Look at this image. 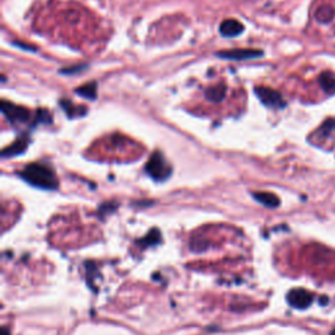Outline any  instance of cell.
I'll list each match as a JSON object with an SVG mask.
<instances>
[{
    "instance_id": "1",
    "label": "cell",
    "mask_w": 335,
    "mask_h": 335,
    "mask_svg": "<svg viewBox=\"0 0 335 335\" xmlns=\"http://www.w3.org/2000/svg\"><path fill=\"white\" fill-rule=\"evenodd\" d=\"M18 175L27 184L44 190H56L59 186L58 177L53 168L42 163L28 164L18 172Z\"/></svg>"
},
{
    "instance_id": "2",
    "label": "cell",
    "mask_w": 335,
    "mask_h": 335,
    "mask_svg": "<svg viewBox=\"0 0 335 335\" xmlns=\"http://www.w3.org/2000/svg\"><path fill=\"white\" fill-rule=\"evenodd\" d=\"M172 165L168 163L160 151H154L151 154L146 165V172L156 182H164L172 174Z\"/></svg>"
},
{
    "instance_id": "3",
    "label": "cell",
    "mask_w": 335,
    "mask_h": 335,
    "mask_svg": "<svg viewBox=\"0 0 335 335\" xmlns=\"http://www.w3.org/2000/svg\"><path fill=\"white\" fill-rule=\"evenodd\" d=\"M255 96L260 98L263 105L267 106L270 109H275V110H280V109L286 108L287 102L284 101L282 94L275 89H271L268 87H255L254 89Z\"/></svg>"
},
{
    "instance_id": "4",
    "label": "cell",
    "mask_w": 335,
    "mask_h": 335,
    "mask_svg": "<svg viewBox=\"0 0 335 335\" xmlns=\"http://www.w3.org/2000/svg\"><path fill=\"white\" fill-rule=\"evenodd\" d=\"M0 105H2V111L11 123H25L32 118V113L24 106L16 105L6 100H3Z\"/></svg>"
},
{
    "instance_id": "5",
    "label": "cell",
    "mask_w": 335,
    "mask_h": 335,
    "mask_svg": "<svg viewBox=\"0 0 335 335\" xmlns=\"http://www.w3.org/2000/svg\"><path fill=\"white\" fill-rule=\"evenodd\" d=\"M287 301H288V304L292 308L304 310V309L312 305L313 301H314V294L304 288H294L288 292Z\"/></svg>"
},
{
    "instance_id": "6",
    "label": "cell",
    "mask_w": 335,
    "mask_h": 335,
    "mask_svg": "<svg viewBox=\"0 0 335 335\" xmlns=\"http://www.w3.org/2000/svg\"><path fill=\"white\" fill-rule=\"evenodd\" d=\"M263 55L262 50L255 49H233L218 51L216 56L227 61H250V59L261 58Z\"/></svg>"
},
{
    "instance_id": "7",
    "label": "cell",
    "mask_w": 335,
    "mask_h": 335,
    "mask_svg": "<svg viewBox=\"0 0 335 335\" xmlns=\"http://www.w3.org/2000/svg\"><path fill=\"white\" fill-rule=\"evenodd\" d=\"M29 142H30V139L28 135H21V136L16 140L15 143L11 144L9 147H7V148L3 149V152H2V156H3L4 159L15 157V156H17V154L24 153V152L27 151L28 146H29Z\"/></svg>"
},
{
    "instance_id": "8",
    "label": "cell",
    "mask_w": 335,
    "mask_h": 335,
    "mask_svg": "<svg viewBox=\"0 0 335 335\" xmlns=\"http://www.w3.org/2000/svg\"><path fill=\"white\" fill-rule=\"evenodd\" d=\"M244 25H242L240 21L234 20V18H227V20L223 21L220 24V28H219V32L223 37H237V35L241 34L244 32Z\"/></svg>"
},
{
    "instance_id": "9",
    "label": "cell",
    "mask_w": 335,
    "mask_h": 335,
    "mask_svg": "<svg viewBox=\"0 0 335 335\" xmlns=\"http://www.w3.org/2000/svg\"><path fill=\"white\" fill-rule=\"evenodd\" d=\"M253 198L257 202H260L261 204H263L265 207L268 208H277L280 206V199L278 198L275 194L267 191H254Z\"/></svg>"
},
{
    "instance_id": "10",
    "label": "cell",
    "mask_w": 335,
    "mask_h": 335,
    "mask_svg": "<svg viewBox=\"0 0 335 335\" xmlns=\"http://www.w3.org/2000/svg\"><path fill=\"white\" fill-rule=\"evenodd\" d=\"M204 96L211 102L223 101L224 97L227 96V85H225V83H219V84L212 85V87L206 89Z\"/></svg>"
},
{
    "instance_id": "11",
    "label": "cell",
    "mask_w": 335,
    "mask_h": 335,
    "mask_svg": "<svg viewBox=\"0 0 335 335\" xmlns=\"http://www.w3.org/2000/svg\"><path fill=\"white\" fill-rule=\"evenodd\" d=\"M59 104H61V106L63 108V110L66 111L68 118H79L87 114V108H85V106L75 105V104H72L71 101H68L67 98H62Z\"/></svg>"
},
{
    "instance_id": "12",
    "label": "cell",
    "mask_w": 335,
    "mask_h": 335,
    "mask_svg": "<svg viewBox=\"0 0 335 335\" xmlns=\"http://www.w3.org/2000/svg\"><path fill=\"white\" fill-rule=\"evenodd\" d=\"M335 16V9L334 7L330 6V4H324V6H320L317 9H316L314 17L316 20L320 24H329L330 21H332Z\"/></svg>"
},
{
    "instance_id": "13",
    "label": "cell",
    "mask_w": 335,
    "mask_h": 335,
    "mask_svg": "<svg viewBox=\"0 0 335 335\" xmlns=\"http://www.w3.org/2000/svg\"><path fill=\"white\" fill-rule=\"evenodd\" d=\"M97 82H89L84 85H80L75 89V93L80 97H84V98L89 100V101H93V100L97 98Z\"/></svg>"
},
{
    "instance_id": "14",
    "label": "cell",
    "mask_w": 335,
    "mask_h": 335,
    "mask_svg": "<svg viewBox=\"0 0 335 335\" xmlns=\"http://www.w3.org/2000/svg\"><path fill=\"white\" fill-rule=\"evenodd\" d=\"M320 85L322 91L327 94L335 93V77L330 72H324L320 75Z\"/></svg>"
},
{
    "instance_id": "15",
    "label": "cell",
    "mask_w": 335,
    "mask_h": 335,
    "mask_svg": "<svg viewBox=\"0 0 335 335\" xmlns=\"http://www.w3.org/2000/svg\"><path fill=\"white\" fill-rule=\"evenodd\" d=\"M160 241H161L160 230L152 229L151 232L144 237V239L139 240V244L143 245L144 248H146V246H153V245H157Z\"/></svg>"
},
{
    "instance_id": "16",
    "label": "cell",
    "mask_w": 335,
    "mask_h": 335,
    "mask_svg": "<svg viewBox=\"0 0 335 335\" xmlns=\"http://www.w3.org/2000/svg\"><path fill=\"white\" fill-rule=\"evenodd\" d=\"M53 122V115L46 110V109H38L35 111L34 115V122H33V126L35 125H50Z\"/></svg>"
},
{
    "instance_id": "17",
    "label": "cell",
    "mask_w": 335,
    "mask_h": 335,
    "mask_svg": "<svg viewBox=\"0 0 335 335\" xmlns=\"http://www.w3.org/2000/svg\"><path fill=\"white\" fill-rule=\"evenodd\" d=\"M335 130V120H327L324 122V125L321 126L318 130V134L321 137H329L330 134Z\"/></svg>"
},
{
    "instance_id": "18",
    "label": "cell",
    "mask_w": 335,
    "mask_h": 335,
    "mask_svg": "<svg viewBox=\"0 0 335 335\" xmlns=\"http://www.w3.org/2000/svg\"><path fill=\"white\" fill-rule=\"evenodd\" d=\"M87 67L88 64H75V66H71V67L62 68L59 73H62V75H75V73L83 72L84 70H87Z\"/></svg>"
},
{
    "instance_id": "19",
    "label": "cell",
    "mask_w": 335,
    "mask_h": 335,
    "mask_svg": "<svg viewBox=\"0 0 335 335\" xmlns=\"http://www.w3.org/2000/svg\"><path fill=\"white\" fill-rule=\"evenodd\" d=\"M115 208H117V204L115 203H104L101 207H100L98 213L100 215H108L109 212H113Z\"/></svg>"
},
{
    "instance_id": "20",
    "label": "cell",
    "mask_w": 335,
    "mask_h": 335,
    "mask_svg": "<svg viewBox=\"0 0 335 335\" xmlns=\"http://www.w3.org/2000/svg\"><path fill=\"white\" fill-rule=\"evenodd\" d=\"M12 44L15 45V46H18V47H20V49L28 50V51H35V50H37L34 46H32V45H27V44H24V42L13 41V42H12Z\"/></svg>"
},
{
    "instance_id": "21",
    "label": "cell",
    "mask_w": 335,
    "mask_h": 335,
    "mask_svg": "<svg viewBox=\"0 0 335 335\" xmlns=\"http://www.w3.org/2000/svg\"><path fill=\"white\" fill-rule=\"evenodd\" d=\"M0 335H11V332H9L8 327H2V330H0Z\"/></svg>"
},
{
    "instance_id": "22",
    "label": "cell",
    "mask_w": 335,
    "mask_h": 335,
    "mask_svg": "<svg viewBox=\"0 0 335 335\" xmlns=\"http://www.w3.org/2000/svg\"><path fill=\"white\" fill-rule=\"evenodd\" d=\"M330 335H335V329H334V330H332V331H331V332H330Z\"/></svg>"
}]
</instances>
